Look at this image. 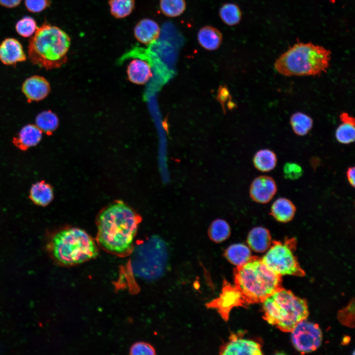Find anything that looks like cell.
<instances>
[{
	"instance_id": "obj_1",
	"label": "cell",
	"mask_w": 355,
	"mask_h": 355,
	"mask_svg": "<svg viewBox=\"0 0 355 355\" xmlns=\"http://www.w3.org/2000/svg\"><path fill=\"white\" fill-rule=\"evenodd\" d=\"M141 217L122 201H115L99 213L97 239L107 251L122 255L132 250Z\"/></svg>"
},
{
	"instance_id": "obj_2",
	"label": "cell",
	"mask_w": 355,
	"mask_h": 355,
	"mask_svg": "<svg viewBox=\"0 0 355 355\" xmlns=\"http://www.w3.org/2000/svg\"><path fill=\"white\" fill-rule=\"evenodd\" d=\"M331 52L311 42H298L282 54L274 67L285 76H319L327 71Z\"/></svg>"
},
{
	"instance_id": "obj_3",
	"label": "cell",
	"mask_w": 355,
	"mask_h": 355,
	"mask_svg": "<svg viewBox=\"0 0 355 355\" xmlns=\"http://www.w3.org/2000/svg\"><path fill=\"white\" fill-rule=\"evenodd\" d=\"M46 248L59 263L66 266L80 264L98 254L97 245L84 230L64 227L49 232Z\"/></svg>"
},
{
	"instance_id": "obj_4",
	"label": "cell",
	"mask_w": 355,
	"mask_h": 355,
	"mask_svg": "<svg viewBox=\"0 0 355 355\" xmlns=\"http://www.w3.org/2000/svg\"><path fill=\"white\" fill-rule=\"evenodd\" d=\"M70 45L71 38L64 31L45 22L29 41L28 58L46 70L58 68L66 63Z\"/></svg>"
},
{
	"instance_id": "obj_5",
	"label": "cell",
	"mask_w": 355,
	"mask_h": 355,
	"mask_svg": "<svg viewBox=\"0 0 355 355\" xmlns=\"http://www.w3.org/2000/svg\"><path fill=\"white\" fill-rule=\"evenodd\" d=\"M234 286L248 304L262 302L282 287L281 276L270 270L257 256H251L245 263L234 269Z\"/></svg>"
},
{
	"instance_id": "obj_6",
	"label": "cell",
	"mask_w": 355,
	"mask_h": 355,
	"mask_svg": "<svg viewBox=\"0 0 355 355\" xmlns=\"http://www.w3.org/2000/svg\"><path fill=\"white\" fill-rule=\"evenodd\" d=\"M262 302L264 320L284 332H291L308 316L306 301L282 287Z\"/></svg>"
},
{
	"instance_id": "obj_7",
	"label": "cell",
	"mask_w": 355,
	"mask_h": 355,
	"mask_svg": "<svg viewBox=\"0 0 355 355\" xmlns=\"http://www.w3.org/2000/svg\"><path fill=\"white\" fill-rule=\"evenodd\" d=\"M262 259L264 264L274 273L280 276L289 275L303 276L304 271L300 267L293 250L295 240L288 239L284 242L274 241Z\"/></svg>"
},
{
	"instance_id": "obj_8",
	"label": "cell",
	"mask_w": 355,
	"mask_h": 355,
	"mask_svg": "<svg viewBox=\"0 0 355 355\" xmlns=\"http://www.w3.org/2000/svg\"><path fill=\"white\" fill-rule=\"evenodd\" d=\"M292 341L296 349L303 353L317 349L322 341V333L317 324L303 320L291 331Z\"/></svg>"
},
{
	"instance_id": "obj_9",
	"label": "cell",
	"mask_w": 355,
	"mask_h": 355,
	"mask_svg": "<svg viewBox=\"0 0 355 355\" xmlns=\"http://www.w3.org/2000/svg\"><path fill=\"white\" fill-rule=\"evenodd\" d=\"M248 303L241 292L226 280H224L222 292L219 296L206 304L209 308L215 309L223 319H229L231 310L238 306L245 307Z\"/></svg>"
},
{
	"instance_id": "obj_10",
	"label": "cell",
	"mask_w": 355,
	"mask_h": 355,
	"mask_svg": "<svg viewBox=\"0 0 355 355\" xmlns=\"http://www.w3.org/2000/svg\"><path fill=\"white\" fill-rule=\"evenodd\" d=\"M21 90L28 102H38L48 96L51 88L49 82L44 77L35 75L24 80Z\"/></svg>"
},
{
	"instance_id": "obj_11",
	"label": "cell",
	"mask_w": 355,
	"mask_h": 355,
	"mask_svg": "<svg viewBox=\"0 0 355 355\" xmlns=\"http://www.w3.org/2000/svg\"><path fill=\"white\" fill-rule=\"evenodd\" d=\"M277 187L274 179L268 176H260L253 179L250 186L249 194L256 202L266 204L275 195Z\"/></svg>"
},
{
	"instance_id": "obj_12",
	"label": "cell",
	"mask_w": 355,
	"mask_h": 355,
	"mask_svg": "<svg viewBox=\"0 0 355 355\" xmlns=\"http://www.w3.org/2000/svg\"><path fill=\"white\" fill-rule=\"evenodd\" d=\"M220 355H262L260 345L252 340L243 339L232 334L229 341L222 346Z\"/></svg>"
},
{
	"instance_id": "obj_13",
	"label": "cell",
	"mask_w": 355,
	"mask_h": 355,
	"mask_svg": "<svg viewBox=\"0 0 355 355\" xmlns=\"http://www.w3.org/2000/svg\"><path fill=\"white\" fill-rule=\"evenodd\" d=\"M26 55L21 42L13 37H7L0 44V61L4 65L15 66L25 62Z\"/></svg>"
},
{
	"instance_id": "obj_14",
	"label": "cell",
	"mask_w": 355,
	"mask_h": 355,
	"mask_svg": "<svg viewBox=\"0 0 355 355\" xmlns=\"http://www.w3.org/2000/svg\"><path fill=\"white\" fill-rule=\"evenodd\" d=\"M42 137V132L36 125L29 124L21 129L12 142L19 149L26 151L37 145Z\"/></svg>"
},
{
	"instance_id": "obj_15",
	"label": "cell",
	"mask_w": 355,
	"mask_h": 355,
	"mask_svg": "<svg viewBox=\"0 0 355 355\" xmlns=\"http://www.w3.org/2000/svg\"><path fill=\"white\" fill-rule=\"evenodd\" d=\"M160 33L158 24L149 18L141 20L135 26L134 30L135 38L144 44L155 43L159 36Z\"/></svg>"
},
{
	"instance_id": "obj_16",
	"label": "cell",
	"mask_w": 355,
	"mask_h": 355,
	"mask_svg": "<svg viewBox=\"0 0 355 355\" xmlns=\"http://www.w3.org/2000/svg\"><path fill=\"white\" fill-rule=\"evenodd\" d=\"M127 72L129 80L139 85L145 84L152 76L150 64L140 58L131 61L127 67Z\"/></svg>"
},
{
	"instance_id": "obj_17",
	"label": "cell",
	"mask_w": 355,
	"mask_h": 355,
	"mask_svg": "<svg viewBox=\"0 0 355 355\" xmlns=\"http://www.w3.org/2000/svg\"><path fill=\"white\" fill-rule=\"evenodd\" d=\"M272 242L270 231L262 226L251 229L247 237V243L249 248L257 252H263L267 250Z\"/></svg>"
},
{
	"instance_id": "obj_18",
	"label": "cell",
	"mask_w": 355,
	"mask_h": 355,
	"mask_svg": "<svg viewBox=\"0 0 355 355\" xmlns=\"http://www.w3.org/2000/svg\"><path fill=\"white\" fill-rule=\"evenodd\" d=\"M53 198L52 186L44 180L35 183L30 188L29 198L36 205L47 206L52 202Z\"/></svg>"
},
{
	"instance_id": "obj_19",
	"label": "cell",
	"mask_w": 355,
	"mask_h": 355,
	"mask_svg": "<svg viewBox=\"0 0 355 355\" xmlns=\"http://www.w3.org/2000/svg\"><path fill=\"white\" fill-rule=\"evenodd\" d=\"M342 122L337 128L335 136L336 140L340 143L349 144L355 142V120L348 112H343L339 116Z\"/></svg>"
},
{
	"instance_id": "obj_20",
	"label": "cell",
	"mask_w": 355,
	"mask_h": 355,
	"mask_svg": "<svg viewBox=\"0 0 355 355\" xmlns=\"http://www.w3.org/2000/svg\"><path fill=\"white\" fill-rule=\"evenodd\" d=\"M296 212L294 204L285 198H279L272 204L270 214L280 222L287 223L293 218Z\"/></svg>"
},
{
	"instance_id": "obj_21",
	"label": "cell",
	"mask_w": 355,
	"mask_h": 355,
	"mask_svg": "<svg viewBox=\"0 0 355 355\" xmlns=\"http://www.w3.org/2000/svg\"><path fill=\"white\" fill-rule=\"evenodd\" d=\"M222 39L220 31L211 26L201 28L197 34L199 44L207 50L213 51L218 49L222 43Z\"/></svg>"
},
{
	"instance_id": "obj_22",
	"label": "cell",
	"mask_w": 355,
	"mask_h": 355,
	"mask_svg": "<svg viewBox=\"0 0 355 355\" xmlns=\"http://www.w3.org/2000/svg\"><path fill=\"white\" fill-rule=\"evenodd\" d=\"M224 255L232 264L237 266L247 262L251 257L249 248L242 243L234 244L225 250Z\"/></svg>"
},
{
	"instance_id": "obj_23",
	"label": "cell",
	"mask_w": 355,
	"mask_h": 355,
	"mask_svg": "<svg viewBox=\"0 0 355 355\" xmlns=\"http://www.w3.org/2000/svg\"><path fill=\"white\" fill-rule=\"evenodd\" d=\"M255 167L262 172L273 170L276 166L277 157L276 153L269 149H262L255 154L253 158Z\"/></svg>"
},
{
	"instance_id": "obj_24",
	"label": "cell",
	"mask_w": 355,
	"mask_h": 355,
	"mask_svg": "<svg viewBox=\"0 0 355 355\" xmlns=\"http://www.w3.org/2000/svg\"><path fill=\"white\" fill-rule=\"evenodd\" d=\"M59 123L58 116L50 110L40 112L35 118V125L47 135H51L55 131Z\"/></svg>"
},
{
	"instance_id": "obj_25",
	"label": "cell",
	"mask_w": 355,
	"mask_h": 355,
	"mask_svg": "<svg viewBox=\"0 0 355 355\" xmlns=\"http://www.w3.org/2000/svg\"><path fill=\"white\" fill-rule=\"evenodd\" d=\"M290 124L294 133L299 136H305L311 130L313 120L308 115L297 111L290 117Z\"/></svg>"
},
{
	"instance_id": "obj_26",
	"label": "cell",
	"mask_w": 355,
	"mask_h": 355,
	"mask_svg": "<svg viewBox=\"0 0 355 355\" xmlns=\"http://www.w3.org/2000/svg\"><path fill=\"white\" fill-rule=\"evenodd\" d=\"M111 14L115 18L121 19L129 16L135 7V0H109Z\"/></svg>"
},
{
	"instance_id": "obj_27",
	"label": "cell",
	"mask_w": 355,
	"mask_h": 355,
	"mask_svg": "<svg viewBox=\"0 0 355 355\" xmlns=\"http://www.w3.org/2000/svg\"><path fill=\"white\" fill-rule=\"evenodd\" d=\"M222 21L228 26L238 24L241 20L242 13L239 7L232 3H227L221 6L219 11Z\"/></svg>"
},
{
	"instance_id": "obj_28",
	"label": "cell",
	"mask_w": 355,
	"mask_h": 355,
	"mask_svg": "<svg viewBox=\"0 0 355 355\" xmlns=\"http://www.w3.org/2000/svg\"><path fill=\"white\" fill-rule=\"evenodd\" d=\"M230 232L229 225L222 219L214 220L209 229V237L216 243H220L226 240L230 236Z\"/></svg>"
},
{
	"instance_id": "obj_29",
	"label": "cell",
	"mask_w": 355,
	"mask_h": 355,
	"mask_svg": "<svg viewBox=\"0 0 355 355\" xmlns=\"http://www.w3.org/2000/svg\"><path fill=\"white\" fill-rule=\"evenodd\" d=\"M160 8L162 13L169 17L181 15L186 9L185 0H160Z\"/></svg>"
},
{
	"instance_id": "obj_30",
	"label": "cell",
	"mask_w": 355,
	"mask_h": 355,
	"mask_svg": "<svg viewBox=\"0 0 355 355\" xmlns=\"http://www.w3.org/2000/svg\"><path fill=\"white\" fill-rule=\"evenodd\" d=\"M15 28L18 34L24 37L32 36L38 28L35 19L29 16H24L18 20Z\"/></svg>"
},
{
	"instance_id": "obj_31",
	"label": "cell",
	"mask_w": 355,
	"mask_h": 355,
	"mask_svg": "<svg viewBox=\"0 0 355 355\" xmlns=\"http://www.w3.org/2000/svg\"><path fill=\"white\" fill-rule=\"evenodd\" d=\"M302 167L298 164L293 162H287L283 167V173L285 178L295 180L299 178L303 174Z\"/></svg>"
},
{
	"instance_id": "obj_32",
	"label": "cell",
	"mask_w": 355,
	"mask_h": 355,
	"mask_svg": "<svg viewBox=\"0 0 355 355\" xmlns=\"http://www.w3.org/2000/svg\"><path fill=\"white\" fill-rule=\"evenodd\" d=\"M24 3L26 9L34 13L42 12L51 3L50 0H25Z\"/></svg>"
},
{
	"instance_id": "obj_33",
	"label": "cell",
	"mask_w": 355,
	"mask_h": 355,
	"mask_svg": "<svg viewBox=\"0 0 355 355\" xmlns=\"http://www.w3.org/2000/svg\"><path fill=\"white\" fill-rule=\"evenodd\" d=\"M132 355H155L154 348L149 344L143 342L134 344L130 349Z\"/></svg>"
},
{
	"instance_id": "obj_34",
	"label": "cell",
	"mask_w": 355,
	"mask_h": 355,
	"mask_svg": "<svg viewBox=\"0 0 355 355\" xmlns=\"http://www.w3.org/2000/svg\"><path fill=\"white\" fill-rule=\"evenodd\" d=\"M22 0H0V5L8 8H13L18 6Z\"/></svg>"
},
{
	"instance_id": "obj_35",
	"label": "cell",
	"mask_w": 355,
	"mask_h": 355,
	"mask_svg": "<svg viewBox=\"0 0 355 355\" xmlns=\"http://www.w3.org/2000/svg\"><path fill=\"white\" fill-rule=\"evenodd\" d=\"M355 170L354 167H350L348 168L347 171V177L348 180L350 184L353 186L355 187Z\"/></svg>"
}]
</instances>
